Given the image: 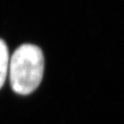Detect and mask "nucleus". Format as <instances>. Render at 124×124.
I'll list each match as a JSON object with an SVG mask.
<instances>
[{
	"mask_svg": "<svg viewBox=\"0 0 124 124\" xmlns=\"http://www.w3.org/2000/svg\"><path fill=\"white\" fill-rule=\"evenodd\" d=\"M10 56L6 43L0 39V89L3 86L9 71Z\"/></svg>",
	"mask_w": 124,
	"mask_h": 124,
	"instance_id": "obj_2",
	"label": "nucleus"
},
{
	"mask_svg": "<svg viewBox=\"0 0 124 124\" xmlns=\"http://www.w3.org/2000/svg\"><path fill=\"white\" fill-rule=\"evenodd\" d=\"M44 70L43 52L31 44L19 46L10 57L8 75L14 92L28 95L41 83Z\"/></svg>",
	"mask_w": 124,
	"mask_h": 124,
	"instance_id": "obj_1",
	"label": "nucleus"
}]
</instances>
